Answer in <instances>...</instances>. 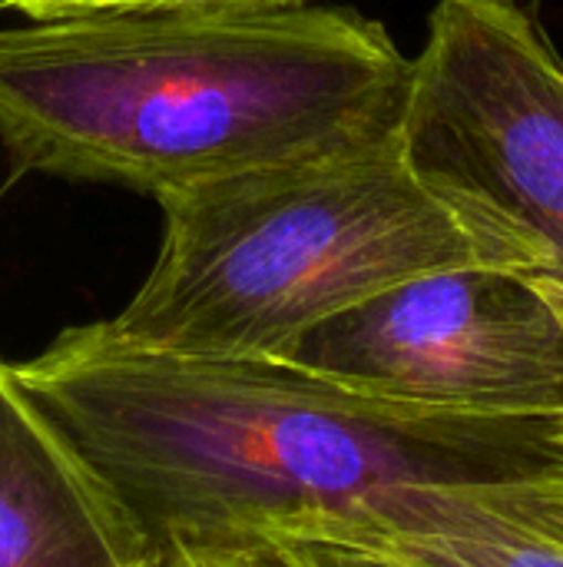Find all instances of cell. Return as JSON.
<instances>
[{
	"label": "cell",
	"mask_w": 563,
	"mask_h": 567,
	"mask_svg": "<svg viewBox=\"0 0 563 567\" xmlns=\"http://www.w3.org/2000/svg\"><path fill=\"white\" fill-rule=\"evenodd\" d=\"M309 0H183L176 7H226V10H285L305 7Z\"/></svg>",
	"instance_id": "11"
},
{
	"label": "cell",
	"mask_w": 563,
	"mask_h": 567,
	"mask_svg": "<svg viewBox=\"0 0 563 567\" xmlns=\"http://www.w3.org/2000/svg\"><path fill=\"white\" fill-rule=\"evenodd\" d=\"M156 203L159 252L133 299L103 319L116 339L153 352L285 359L315 326L415 276L514 269L415 176L398 140Z\"/></svg>",
	"instance_id": "3"
},
{
	"label": "cell",
	"mask_w": 563,
	"mask_h": 567,
	"mask_svg": "<svg viewBox=\"0 0 563 567\" xmlns=\"http://www.w3.org/2000/svg\"><path fill=\"white\" fill-rule=\"evenodd\" d=\"M275 538L411 567H563V455L488 478L385 488Z\"/></svg>",
	"instance_id": "6"
},
{
	"label": "cell",
	"mask_w": 563,
	"mask_h": 567,
	"mask_svg": "<svg viewBox=\"0 0 563 567\" xmlns=\"http://www.w3.org/2000/svg\"><path fill=\"white\" fill-rule=\"evenodd\" d=\"M408 86L411 56L345 7H110L0 27L10 169L153 199L395 143Z\"/></svg>",
	"instance_id": "2"
},
{
	"label": "cell",
	"mask_w": 563,
	"mask_h": 567,
	"mask_svg": "<svg viewBox=\"0 0 563 567\" xmlns=\"http://www.w3.org/2000/svg\"><path fill=\"white\" fill-rule=\"evenodd\" d=\"M7 10H13V0H0V13H7Z\"/></svg>",
	"instance_id": "13"
},
{
	"label": "cell",
	"mask_w": 563,
	"mask_h": 567,
	"mask_svg": "<svg viewBox=\"0 0 563 567\" xmlns=\"http://www.w3.org/2000/svg\"><path fill=\"white\" fill-rule=\"evenodd\" d=\"M541 289H544V296L551 299V306L557 309V316H561L563 322V286H557V282H548V279H534ZM551 439H554V445L563 452V412L551 422Z\"/></svg>",
	"instance_id": "12"
},
{
	"label": "cell",
	"mask_w": 563,
	"mask_h": 567,
	"mask_svg": "<svg viewBox=\"0 0 563 567\" xmlns=\"http://www.w3.org/2000/svg\"><path fill=\"white\" fill-rule=\"evenodd\" d=\"M163 555L232 535H292L415 482L561 458L554 419H471L355 389L295 359H202L129 346L106 322L17 362Z\"/></svg>",
	"instance_id": "1"
},
{
	"label": "cell",
	"mask_w": 563,
	"mask_h": 567,
	"mask_svg": "<svg viewBox=\"0 0 563 567\" xmlns=\"http://www.w3.org/2000/svg\"><path fill=\"white\" fill-rule=\"evenodd\" d=\"M289 542V538H285ZM305 555L309 567H411L368 555V551H355V548H338V545H319V542H295Z\"/></svg>",
	"instance_id": "10"
},
{
	"label": "cell",
	"mask_w": 563,
	"mask_h": 567,
	"mask_svg": "<svg viewBox=\"0 0 563 567\" xmlns=\"http://www.w3.org/2000/svg\"><path fill=\"white\" fill-rule=\"evenodd\" d=\"M398 143L518 272L563 286V56L524 3H435Z\"/></svg>",
	"instance_id": "4"
},
{
	"label": "cell",
	"mask_w": 563,
	"mask_h": 567,
	"mask_svg": "<svg viewBox=\"0 0 563 567\" xmlns=\"http://www.w3.org/2000/svg\"><path fill=\"white\" fill-rule=\"evenodd\" d=\"M136 518L0 359V567H153Z\"/></svg>",
	"instance_id": "7"
},
{
	"label": "cell",
	"mask_w": 563,
	"mask_h": 567,
	"mask_svg": "<svg viewBox=\"0 0 563 567\" xmlns=\"http://www.w3.org/2000/svg\"><path fill=\"white\" fill-rule=\"evenodd\" d=\"M153 567H309L295 542L275 535H232L179 545L156 555Z\"/></svg>",
	"instance_id": "8"
},
{
	"label": "cell",
	"mask_w": 563,
	"mask_h": 567,
	"mask_svg": "<svg viewBox=\"0 0 563 567\" xmlns=\"http://www.w3.org/2000/svg\"><path fill=\"white\" fill-rule=\"evenodd\" d=\"M183 0H13V10L27 20L63 17L80 10H110V7H176Z\"/></svg>",
	"instance_id": "9"
},
{
	"label": "cell",
	"mask_w": 563,
	"mask_h": 567,
	"mask_svg": "<svg viewBox=\"0 0 563 567\" xmlns=\"http://www.w3.org/2000/svg\"><path fill=\"white\" fill-rule=\"evenodd\" d=\"M285 359L382 399L471 415L557 419L563 322L514 269L455 266L315 326Z\"/></svg>",
	"instance_id": "5"
}]
</instances>
